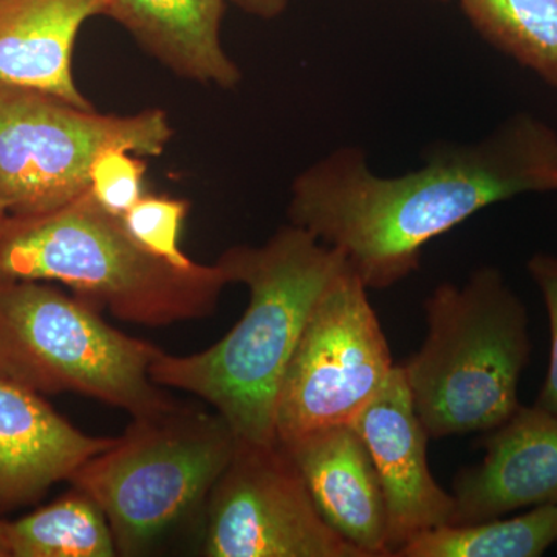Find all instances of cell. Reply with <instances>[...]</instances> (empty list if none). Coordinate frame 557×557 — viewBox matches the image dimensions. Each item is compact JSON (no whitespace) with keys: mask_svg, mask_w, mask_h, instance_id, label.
<instances>
[{"mask_svg":"<svg viewBox=\"0 0 557 557\" xmlns=\"http://www.w3.org/2000/svg\"><path fill=\"white\" fill-rule=\"evenodd\" d=\"M528 193H557V132L516 113L479 141L435 146L401 175L376 174L357 146L335 149L295 178L288 219L339 249L366 287L386 289L420 269L429 242Z\"/></svg>","mask_w":557,"mask_h":557,"instance_id":"cell-1","label":"cell"},{"mask_svg":"<svg viewBox=\"0 0 557 557\" xmlns=\"http://www.w3.org/2000/svg\"><path fill=\"white\" fill-rule=\"evenodd\" d=\"M230 284L248 288L240 321L199 354L161 350L150 379L207 401L237 442L274 445L282 380L318 299L348 262L339 249L289 223L260 247L239 245L218 260Z\"/></svg>","mask_w":557,"mask_h":557,"instance_id":"cell-2","label":"cell"},{"mask_svg":"<svg viewBox=\"0 0 557 557\" xmlns=\"http://www.w3.org/2000/svg\"><path fill=\"white\" fill-rule=\"evenodd\" d=\"M0 281L60 282L121 321L148 327L211 317L230 285L219 263L178 269L153 256L89 189L44 214L9 215Z\"/></svg>","mask_w":557,"mask_h":557,"instance_id":"cell-3","label":"cell"},{"mask_svg":"<svg viewBox=\"0 0 557 557\" xmlns=\"http://www.w3.org/2000/svg\"><path fill=\"white\" fill-rule=\"evenodd\" d=\"M428 335L403 364L413 408L434 440L490 432L520 406L530 361L528 314L496 267L463 285H438L424 300Z\"/></svg>","mask_w":557,"mask_h":557,"instance_id":"cell-4","label":"cell"},{"mask_svg":"<svg viewBox=\"0 0 557 557\" xmlns=\"http://www.w3.org/2000/svg\"><path fill=\"white\" fill-rule=\"evenodd\" d=\"M161 348L132 338L100 309L40 281H0V379L38 394H79L153 416L175 403L150 379Z\"/></svg>","mask_w":557,"mask_h":557,"instance_id":"cell-5","label":"cell"},{"mask_svg":"<svg viewBox=\"0 0 557 557\" xmlns=\"http://www.w3.org/2000/svg\"><path fill=\"white\" fill-rule=\"evenodd\" d=\"M236 446V435L218 412L175 403L134 418L70 485L104 512L116 553L138 556L207 504Z\"/></svg>","mask_w":557,"mask_h":557,"instance_id":"cell-6","label":"cell"},{"mask_svg":"<svg viewBox=\"0 0 557 557\" xmlns=\"http://www.w3.org/2000/svg\"><path fill=\"white\" fill-rule=\"evenodd\" d=\"M172 135L160 109L102 115L0 83V203L20 218L53 211L89 189L91 164L106 150L159 157Z\"/></svg>","mask_w":557,"mask_h":557,"instance_id":"cell-7","label":"cell"},{"mask_svg":"<svg viewBox=\"0 0 557 557\" xmlns=\"http://www.w3.org/2000/svg\"><path fill=\"white\" fill-rule=\"evenodd\" d=\"M368 292L348 265L311 310L278 391L281 445L354 423L397 368Z\"/></svg>","mask_w":557,"mask_h":557,"instance_id":"cell-8","label":"cell"},{"mask_svg":"<svg viewBox=\"0 0 557 557\" xmlns=\"http://www.w3.org/2000/svg\"><path fill=\"white\" fill-rule=\"evenodd\" d=\"M209 557H366L325 522L284 446L237 442L207 500Z\"/></svg>","mask_w":557,"mask_h":557,"instance_id":"cell-9","label":"cell"},{"mask_svg":"<svg viewBox=\"0 0 557 557\" xmlns=\"http://www.w3.org/2000/svg\"><path fill=\"white\" fill-rule=\"evenodd\" d=\"M351 424L379 474L386 502L391 556L417 534L449 525L454 496L435 482L429 469L431 437L413 408L403 366L395 368Z\"/></svg>","mask_w":557,"mask_h":557,"instance_id":"cell-10","label":"cell"},{"mask_svg":"<svg viewBox=\"0 0 557 557\" xmlns=\"http://www.w3.org/2000/svg\"><path fill=\"white\" fill-rule=\"evenodd\" d=\"M485 457L454 482L450 523L483 522L509 512L557 505V417L520 406L490 431Z\"/></svg>","mask_w":557,"mask_h":557,"instance_id":"cell-11","label":"cell"},{"mask_svg":"<svg viewBox=\"0 0 557 557\" xmlns=\"http://www.w3.org/2000/svg\"><path fill=\"white\" fill-rule=\"evenodd\" d=\"M115 440L84 434L38 392L0 379V509L35 504Z\"/></svg>","mask_w":557,"mask_h":557,"instance_id":"cell-12","label":"cell"},{"mask_svg":"<svg viewBox=\"0 0 557 557\" xmlns=\"http://www.w3.org/2000/svg\"><path fill=\"white\" fill-rule=\"evenodd\" d=\"M281 446L306 480L325 522L366 557L391 556L383 490L354 424L318 429Z\"/></svg>","mask_w":557,"mask_h":557,"instance_id":"cell-13","label":"cell"},{"mask_svg":"<svg viewBox=\"0 0 557 557\" xmlns=\"http://www.w3.org/2000/svg\"><path fill=\"white\" fill-rule=\"evenodd\" d=\"M106 0H0V83L54 95L94 109L72 72L84 22L104 13Z\"/></svg>","mask_w":557,"mask_h":557,"instance_id":"cell-14","label":"cell"},{"mask_svg":"<svg viewBox=\"0 0 557 557\" xmlns=\"http://www.w3.org/2000/svg\"><path fill=\"white\" fill-rule=\"evenodd\" d=\"M225 0H106L139 46L186 79L234 89L242 73L220 39Z\"/></svg>","mask_w":557,"mask_h":557,"instance_id":"cell-15","label":"cell"},{"mask_svg":"<svg viewBox=\"0 0 557 557\" xmlns=\"http://www.w3.org/2000/svg\"><path fill=\"white\" fill-rule=\"evenodd\" d=\"M557 542V505L516 518L443 525L417 534L395 557H539Z\"/></svg>","mask_w":557,"mask_h":557,"instance_id":"cell-16","label":"cell"},{"mask_svg":"<svg viewBox=\"0 0 557 557\" xmlns=\"http://www.w3.org/2000/svg\"><path fill=\"white\" fill-rule=\"evenodd\" d=\"M11 557H113L115 539L104 512L86 493L67 494L9 522Z\"/></svg>","mask_w":557,"mask_h":557,"instance_id":"cell-17","label":"cell"},{"mask_svg":"<svg viewBox=\"0 0 557 557\" xmlns=\"http://www.w3.org/2000/svg\"><path fill=\"white\" fill-rule=\"evenodd\" d=\"M487 44L557 90V0H458Z\"/></svg>","mask_w":557,"mask_h":557,"instance_id":"cell-18","label":"cell"},{"mask_svg":"<svg viewBox=\"0 0 557 557\" xmlns=\"http://www.w3.org/2000/svg\"><path fill=\"white\" fill-rule=\"evenodd\" d=\"M189 212V201L175 197L145 194L121 218L124 228L157 258L166 260L178 269L196 265L180 249V234Z\"/></svg>","mask_w":557,"mask_h":557,"instance_id":"cell-19","label":"cell"},{"mask_svg":"<svg viewBox=\"0 0 557 557\" xmlns=\"http://www.w3.org/2000/svg\"><path fill=\"white\" fill-rule=\"evenodd\" d=\"M145 161L123 149L102 152L90 168L89 190L110 214L123 218L145 196Z\"/></svg>","mask_w":557,"mask_h":557,"instance_id":"cell-20","label":"cell"},{"mask_svg":"<svg viewBox=\"0 0 557 557\" xmlns=\"http://www.w3.org/2000/svg\"><path fill=\"white\" fill-rule=\"evenodd\" d=\"M527 269L534 284L541 289L547 307L549 335H552L547 379L534 406L557 417V256L539 252L528 260Z\"/></svg>","mask_w":557,"mask_h":557,"instance_id":"cell-21","label":"cell"},{"mask_svg":"<svg viewBox=\"0 0 557 557\" xmlns=\"http://www.w3.org/2000/svg\"><path fill=\"white\" fill-rule=\"evenodd\" d=\"M245 13L260 20H274L287 10L289 0H230Z\"/></svg>","mask_w":557,"mask_h":557,"instance_id":"cell-22","label":"cell"},{"mask_svg":"<svg viewBox=\"0 0 557 557\" xmlns=\"http://www.w3.org/2000/svg\"><path fill=\"white\" fill-rule=\"evenodd\" d=\"M0 557H11L9 542V522L0 519Z\"/></svg>","mask_w":557,"mask_h":557,"instance_id":"cell-23","label":"cell"},{"mask_svg":"<svg viewBox=\"0 0 557 557\" xmlns=\"http://www.w3.org/2000/svg\"><path fill=\"white\" fill-rule=\"evenodd\" d=\"M7 219H9V212H7V209L0 203V231H2L3 225H5Z\"/></svg>","mask_w":557,"mask_h":557,"instance_id":"cell-24","label":"cell"}]
</instances>
